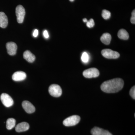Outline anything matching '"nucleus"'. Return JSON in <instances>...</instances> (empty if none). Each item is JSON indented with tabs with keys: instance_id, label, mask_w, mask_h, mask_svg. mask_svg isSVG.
Returning <instances> with one entry per match:
<instances>
[{
	"instance_id": "1",
	"label": "nucleus",
	"mask_w": 135,
	"mask_h": 135,
	"mask_svg": "<svg viewBox=\"0 0 135 135\" xmlns=\"http://www.w3.org/2000/svg\"><path fill=\"white\" fill-rule=\"evenodd\" d=\"M124 86V81L120 78H115L105 81L101 84V88L103 92L114 93L119 92Z\"/></svg>"
},
{
	"instance_id": "2",
	"label": "nucleus",
	"mask_w": 135,
	"mask_h": 135,
	"mask_svg": "<svg viewBox=\"0 0 135 135\" xmlns=\"http://www.w3.org/2000/svg\"><path fill=\"white\" fill-rule=\"evenodd\" d=\"M80 118L77 115H73L68 117L63 121V124L66 127L75 126L79 122Z\"/></svg>"
},
{
	"instance_id": "3",
	"label": "nucleus",
	"mask_w": 135,
	"mask_h": 135,
	"mask_svg": "<svg viewBox=\"0 0 135 135\" xmlns=\"http://www.w3.org/2000/svg\"><path fill=\"white\" fill-rule=\"evenodd\" d=\"M49 92L51 95L55 97H59L62 95L61 87L56 84H51L49 89Z\"/></svg>"
},
{
	"instance_id": "4",
	"label": "nucleus",
	"mask_w": 135,
	"mask_h": 135,
	"mask_svg": "<svg viewBox=\"0 0 135 135\" xmlns=\"http://www.w3.org/2000/svg\"><path fill=\"white\" fill-rule=\"evenodd\" d=\"M101 54L104 57L110 59H115L119 58L120 56L119 53L116 51H114L110 49H105L101 51Z\"/></svg>"
},
{
	"instance_id": "5",
	"label": "nucleus",
	"mask_w": 135,
	"mask_h": 135,
	"mask_svg": "<svg viewBox=\"0 0 135 135\" xmlns=\"http://www.w3.org/2000/svg\"><path fill=\"white\" fill-rule=\"evenodd\" d=\"M16 13L17 22L19 23H22L23 22L25 15V10L24 8L22 5H18L16 8Z\"/></svg>"
},
{
	"instance_id": "6",
	"label": "nucleus",
	"mask_w": 135,
	"mask_h": 135,
	"mask_svg": "<svg viewBox=\"0 0 135 135\" xmlns=\"http://www.w3.org/2000/svg\"><path fill=\"white\" fill-rule=\"evenodd\" d=\"M83 74L86 78H96L99 76V72L97 68H90L84 71Z\"/></svg>"
},
{
	"instance_id": "7",
	"label": "nucleus",
	"mask_w": 135,
	"mask_h": 135,
	"mask_svg": "<svg viewBox=\"0 0 135 135\" xmlns=\"http://www.w3.org/2000/svg\"><path fill=\"white\" fill-rule=\"evenodd\" d=\"M1 100L3 105L6 107H10L14 104V101L12 98L6 93L2 94L1 96Z\"/></svg>"
},
{
	"instance_id": "8",
	"label": "nucleus",
	"mask_w": 135,
	"mask_h": 135,
	"mask_svg": "<svg viewBox=\"0 0 135 135\" xmlns=\"http://www.w3.org/2000/svg\"><path fill=\"white\" fill-rule=\"evenodd\" d=\"M6 48L8 54L11 56L15 55L16 53L17 46L15 42H10L6 44Z\"/></svg>"
},
{
	"instance_id": "9",
	"label": "nucleus",
	"mask_w": 135,
	"mask_h": 135,
	"mask_svg": "<svg viewBox=\"0 0 135 135\" xmlns=\"http://www.w3.org/2000/svg\"><path fill=\"white\" fill-rule=\"evenodd\" d=\"M22 105L23 108L27 113H32L35 112V107L33 106V105L29 101H23Z\"/></svg>"
},
{
	"instance_id": "10",
	"label": "nucleus",
	"mask_w": 135,
	"mask_h": 135,
	"mask_svg": "<svg viewBox=\"0 0 135 135\" xmlns=\"http://www.w3.org/2000/svg\"><path fill=\"white\" fill-rule=\"evenodd\" d=\"M26 73L21 71H19L16 72L12 75V79L15 81H22L26 79Z\"/></svg>"
},
{
	"instance_id": "11",
	"label": "nucleus",
	"mask_w": 135,
	"mask_h": 135,
	"mask_svg": "<svg viewBox=\"0 0 135 135\" xmlns=\"http://www.w3.org/2000/svg\"><path fill=\"white\" fill-rule=\"evenodd\" d=\"M91 133L92 135H113L108 131L97 127H95L92 129Z\"/></svg>"
},
{
	"instance_id": "12",
	"label": "nucleus",
	"mask_w": 135,
	"mask_h": 135,
	"mask_svg": "<svg viewBox=\"0 0 135 135\" xmlns=\"http://www.w3.org/2000/svg\"><path fill=\"white\" fill-rule=\"evenodd\" d=\"M29 128V123L23 122L19 123L16 127V131L17 132H22L26 131Z\"/></svg>"
},
{
	"instance_id": "13",
	"label": "nucleus",
	"mask_w": 135,
	"mask_h": 135,
	"mask_svg": "<svg viewBox=\"0 0 135 135\" xmlns=\"http://www.w3.org/2000/svg\"><path fill=\"white\" fill-rule=\"evenodd\" d=\"M8 19L7 17L3 12H0V27L5 28L7 26Z\"/></svg>"
},
{
	"instance_id": "14",
	"label": "nucleus",
	"mask_w": 135,
	"mask_h": 135,
	"mask_svg": "<svg viewBox=\"0 0 135 135\" xmlns=\"http://www.w3.org/2000/svg\"><path fill=\"white\" fill-rule=\"evenodd\" d=\"M23 57L27 62H33L35 59V56L29 50H26L23 53Z\"/></svg>"
},
{
	"instance_id": "15",
	"label": "nucleus",
	"mask_w": 135,
	"mask_h": 135,
	"mask_svg": "<svg viewBox=\"0 0 135 135\" xmlns=\"http://www.w3.org/2000/svg\"><path fill=\"white\" fill-rule=\"evenodd\" d=\"M112 39L111 35L108 33H104L100 38L101 42L105 45H109Z\"/></svg>"
},
{
	"instance_id": "16",
	"label": "nucleus",
	"mask_w": 135,
	"mask_h": 135,
	"mask_svg": "<svg viewBox=\"0 0 135 135\" xmlns=\"http://www.w3.org/2000/svg\"><path fill=\"white\" fill-rule=\"evenodd\" d=\"M118 37L122 40H127L129 38V35L127 31L124 29H121L118 32Z\"/></svg>"
},
{
	"instance_id": "17",
	"label": "nucleus",
	"mask_w": 135,
	"mask_h": 135,
	"mask_svg": "<svg viewBox=\"0 0 135 135\" xmlns=\"http://www.w3.org/2000/svg\"><path fill=\"white\" fill-rule=\"evenodd\" d=\"M16 120L14 118H9L8 119L6 123V127L8 130H11L16 126Z\"/></svg>"
},
{
	"instance_id": "18",
	"label": "nucleus",
	"mask_w": 135,
	"mask_h": 135,
	"mask_svg": "<svg viewBox=\"0 0 135 135\" xmlns=\"http://www.w3.org/2000/svg\"><path fill=\"white\" fill-rule=\"evenodd\" d=\"M102 16L104 19H109L110 17V12L107 10L104 9L102 11Z\"/></svg>"
},
{
	"instance_id": "19",
	"label": "nucleus",
	"mask_w": 135,
	"mask_h": 135,
	"mask_svg": "<svg viewBox=\"0 0 135 135\" xmlns=\"http://www.w3.org/2000/svg\"><path fill=\"white\" fill-rule=\"evenodd\" d=\"M81 60L83 63H87L89 61V57L88 54L86 52L83 53L81 57Z\"/></svg>"
},
{
	"instance_id": "20",
	"label": "nucleus",
	"mask_w": 135,
	"mask_h": 135,
	"mask_svg": "<svg viewBox=\"0 0 135 135\" xmlns=\"http://www.w3.org/2000/svg\"><path fill=\"white\" fill-rule=\"evenodd\" d=\"M86 25L89 28H92L95 25V22L94 20L92 18L90 20L86 22Z\"/></svg>"
},
{
	"instance_id": "21",
	"label": "nucleus",
	"mask_w": 135,
	"mask_h": 135,
	"mask_svg": "<svg viewBox=\"0 0 135 135\" xmlns=\"http://www.w3.org/2000/svg\"><path fill=\"white\" fill-rule=\"evenodd\" d=\"M129 94H130L131 96L133 98V99H135V86H134L131 88L129 91Z\"/></svg>"
},
{
	"instance_id": "22",
	"label": "nucleus",
	"mask_w": 135,
	"mask_h": 135,
	"mask_svg": "<svg viewBox=\"0 0 135 135\" xmlns=\"http://www.w3.org/2000/svg\"><path fill=\"white\" fill-rule=\"evenodd\" d=\"M131 22L132 23H135V10L134 9L132 12V16L130 19Z\"/></svg>"
},
{
	"instance_id": "23",
	"label": "nucleus",
	"mask_w": 135,
	"mask_h": 135,
	"mask_svg": "<svg viewBox=\"0 0 135 135\" xmlns=\"http://www.w3.org/2000/svg\"><path fill=\"white\" fill-rule=\"evenodd\" d=\"M43 35L46 38H48L49 36L48 32L47 30H45V31H44Z\"/></svg>"
},
{
	"instance_id": "24",
	"label": "nucleus",
	"mask_w": 135,
	"mask_h": 135,
	"mask_svg": "<svg viewBox=\"0 0 135 135\" xmlns=\"http://www.w3.org/2000/svg\"><path fill=\"white\" fill-rule=\"evenodd\" d=\"M38 35V31L37 29H35L33 31V35L34 37H36Z\"/></svg>"
},
{
	"instance_id": "25",
	"label": "nucleus",
	"mask_w": 135,
	"mask_h": 135,
	"mask_svg": "<svg viewBox=\"0 0 135 135\" xmlns=\"http://www.w3.org/2000/svg\"><path fill=\"white\" fill-rule=\"evenodd\" d=\"M88 20H87V19L86 18H84L83 19V22H86H86H88Z\"/></svg>"
},
{
	"instance_id": "26",
	"label": "nucleus",
	"mask_w": 135,
	"mask_h": 135,
	"mask_svg": "<svg viewBox=\"0 0 135 135\" xmlns=\"http://www.w3.org/2000/svg\"><path fill=\"white\" fill-rule=\"evenodd\" d=\"M74 0H70V1H71V2H73V1H74Z\"/></svg>"
}]
</instances>
